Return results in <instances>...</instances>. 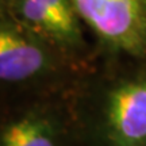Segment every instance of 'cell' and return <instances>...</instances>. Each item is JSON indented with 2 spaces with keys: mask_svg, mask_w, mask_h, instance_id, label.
Segmentation results:
<instances>
[{
  "mask_svg": "<svg viewBox=\"0 0 146 146\" xmlns=\"http://www.w3.org/2000/svg\"><path fill=\"white\" fill-rule=\"evenodd\" d=\"M11 15L0 25V78L22 83L41 76L50 66V57L42 41Z\"/></svg>",
  "mask_w": 146,
  "mask_h": 146,
  "instance_id": "obj_3",
  "label": "cell"
},
{
  "mask_svg": "<svg viewBox=\"0 0 146 146\" xmlns=\"http://www.w3.org/2000/svg\"><path fill=\"white\" fill-rule=\"evenodd\" d=\"M102 114L106 146H146V76L112 87Z\"/></svg>",
  "mask_w": 146,
  "mask_h": 146,
  "instance_id": "obj_2",
  "label": "cell"
},
{
  "mask_svg": "<svg viewBox=\"0 0 146 146\" xmlns=\"http://www.w3.org/2000/svg\"><path fill=\"white\" fill-rule=\"evenodd\" d=\"M8 15L43 39L66 47L81 43L80 18L70 0H8Z\"/></svg>",
  "mask_w": 146,
  "mask_h": 146,
  "instance_id": "obj_4",
  "label": "cell"
},
{
  "mask_svg": "<svg viewBox=\"0 0 146 146\" xmlns=\"http://www.w3.org/2000/svg\"><path fill=\"white\" fill-rule=\"evenodd\" d=\"M78 18L107 49L146 56V0H70Z\"/></svg>",
  "mask_w": 146,
  "mask_h": 146,
  "instance_id": "obj_1",
  "label": "cell"
},
{
  "mask_svg": "<svg viewBox=\"0 0 146 146\" xmlns=\"http://www.w3.org/2000/svg\"><path fill=\"white\" fill-rule=\"evenodd\" d=\"M0 146H57V131L47 116L26 114L3 126Z\"/></svg>",
  "mask_w": 146,
  "mask_h": 146,
  "instance_id": "obj_5",
  "label": "cell"
}]
</instances>
